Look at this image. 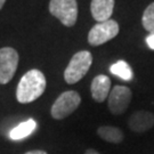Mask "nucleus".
Masks as SVG:
<instances>
[{"instance_id":"nucleus-1","label":"nucleus","mask_w":154,"mask_h":154,"mask_svg":"<svg viewBox=\"0 0 154 154\" xmlns=\"http://www.w3.org/2000/svg\"><path fill=\"white\" fill-rule=\"evenodd\" d=\"M47 87L46 77L41 71L33 69L28 71L20 80L16 88V99L21 104H29L38 99Z\"/></svg>"},{"instance_id":"nucleus-2","label":"nucleus","mask_w":154,"mask_h":154,"mask_svg":"<svg viewBox=\"0 0 154 154\" xmlns=\"http://www.w3.org/2000/svg\"><path fill=\"white\" fill-rule=\"evenodd\" d=\"M93 64V55L88 50L78 51L72 56L69 65L64 71V80L69 85L79 82L87 73Z\"/></svg>"},{"instance_id":"nucleus-3","label":"nucleus","mask_w":154,"mask_h":154,"mask_svg":"<svg viewBox=\"0 0 154 154\" xmlns=\"http://www.w3.org/2000/svg\"><path fill=\"white\" fill-rule=\"evenodd\" d=\"M80 103H81V97L77 91L74 90L64 91L56 98L54 104L51 105L50 114L55 120H63L69 116H71L79 107Z\"/></svg>"},{"instance_id":"nucleus-4","label":"nucleus","mask_w":154,"mask_h":154,"mask_svg":"<svg viewBox=\"0 0 154 154\" xmlns=\"http://www.w3.org/2000/svg\"><path fill=\"white\" fill-rule=\"evenodd\" d=\"M49 11L65 26H73L78 20L77 0H50Z\"/></svg>"},{"instance_id":"nucleus-5","label":"nucleus","mask_w":154,"mask_h":154,"mask_svg":"<svg viewBox=\"0 0 154 154\" xmlns=\"http://www.w3.org/2000/svg\"><path fill=\"white\" fill-rule=\"evenodd\" d=\"M119 24L114 20H109L105 22H99L90 29L88 33V42L90 46H100L107 41L116 38L119 33Z\"/></svg>"},{"instance_id":"nucleus-6","label":"nucleus","mask_w":154,"mask_h":154,"mask_svg":"<svg viewBox=\"0 0 154 154\" xmlns=\"http://www.w3.org/2000/svg\"><path fill=\"white\" fill-rule=\"evenodd\" d=\"M131 90L125 86H114L107 97V107L113 116H121L131 103Z\"/></svg>"},{"instance_id":"nucleus-7","label":"nucleus","mask_w":154,"mask_h":154,"mask_svg":"<svg viewBox=\"0 0 154 154\" xmlns=\"http://www.w3.org/2000/svg\"><path fill=\"white\" fill-rule=\"evenodd\" d=\"M20 56L11 47L0 49V83L6 85L11 81L16 73Z\"/></svg>"},{"instance_id":"nucleus-8","label":"nucleus","mask_w":154,"mask_h":154,"mask_svg":"<svg viewBox=\"0 0 154 154\" xmlns=\"http://www.w3.org/2000/svg\"><path fill=\"white\" fill-rule=\"evenodd\" d=\"M128 126L135 132H145L154 126V114L147 111H137L128 119Z\"/></svg>"},{"instance_id":"nucleus-9","label":"nucleus","mask_w":154,"mask_h":154,"mask_svg":"<svg viewBox=\"0 0 154 154\" xmlns=\"http://www.w3.org/2000/svg\"><path fill=\"white\" fill-rule=\"evenodd\" d=\"M111 91V80L107 75L99 74L95 77L90 85V93L94 100L97 103H103L109 97Z\"/></svg>"},{"instance_id":"nucleus-10","label":"nucleus","mask_w":154,"mask_h":154,"mask_svg":"<svg viewBox=\"0 0 154 154\" xmlns=\"http://www.w3.org/2000/svg\"><path fill=\"white\" fill-rule=\"evenodd\" d=\"M114 9V0H91L90 11L94 20L97 22H105L110 20Z\"/></svg>"},{"instance_id":"nucleus-11","label":"nucleus","mask_w":154,"mask_h":154,"mask_svg":"<svg viewBox=\"0 0 154 154\" xmlns=\"http://www.w3.org/2000/svg\"><path fill=\"white\" fill-rule=\"evenodd\" d=\"M37 122L34 119H29L26 121L21 122L20 125L14 127L9 132V137L13 140H21L29 137L35 129H37Z\"/></svg>"},{"instance_id":"nucleus-12","label":"nucleus","mask_w":154,"mask_h":154,"mask_svg":"<svg viewBox=\"0 0 154 154\" xmlns=\"http://www.w3.org/2000/svg\"><path fill=\"white\" fill-rule=\"evenodd\" d=\"M97 135L103 140L111 144H120L123 140V132L121 129L113 126H100L97 129Z\"/></svg>"},{"instance_id":"nucleus-13","label":"nucleus","mask_w":154,"mask_h":154,"mask_svg":"<svg viewBox=\"0 0 154 154\" xmlns=\"http://www.w3.org/2000/svg\"><path fill=\"white\" fill-rule=\"evenodd\" d=\"M110 72L116 77L121 78L125 81H130L134 77V73L130 65L126 61H118L113 65H111Z\"/></svg>"},{"instance_id":"nucleus-14","label":"nucleus","mask_w":154,"mask_h":154,"mask_svg":"<svg viewBox=\"0 0 154 154\" xmlns=\"http://www.w3.org/2000/svg\"><path fill=\"white\" fill-rule=\"evenodd\" d=\"M144 29L149 32L151 34H154V2L146 7V9L143 13L142 17Z\"/></svg>"},{"instance_id":"nucleus-15","label":"nucleus","mask_w":154,"mask_h":154,"mask_svg":"<svg viewBox=\"0 0 154 154\" xmlns=\"http://www.w3.org/2000/svg\"><path fill=\"white\" fill-rule=\"evenodd\" d=\"M146 44L152 50H154V34H149L146 38Z\"/></svg>"},{"instance_id":"nucleus-16","label":"nucleus","mask_w":154,"mask_h":154,"mask_svg":"<svg viewBox=\"0 0 154 154\" xmlns=\"http://www.w3.org/2000/svg\"><path fill=\"white\" fill-rule=\"evenodd\" d=\"M24 154H48L46 151H42V149H33V151H29Z\"/></svg>"},{"instance_id":"nucleus-17","label":"nucleus","mask_w":154,"mask_h":154,"mask_svg":"<svg viewBox=\"0 0 154 154\" xmlns=\"http://www.w3.org/2000/svg\"><path fill=\"white\" fill-rule=\"evenodd\" d=\"M85 154H100V153H98L96 149H86Z\"/></svg>"},{"instance_id":"nucleus-18","label":"nucleus","mask_w":154,"mask_h":154,"mask_svg":"<svg viewBox=\"0 0 154 154\" xmlns=\"http://www.w3.org/2000/svg\"><path fill=\"white\" fill-rule=\"evenodd\" d=\"M5 2H6V0H0V9L2 8V6L5 5Z\"/></svg>"}]
</instances>
